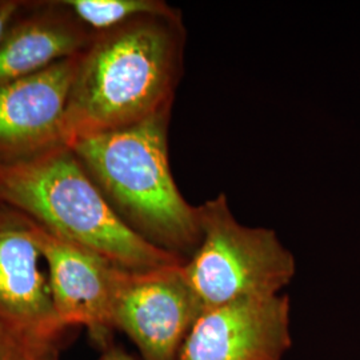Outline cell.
<instances>
[{
    "instance_id": "cell-6",
    "label": "cell",
    "mask_w": 360,
    "mask_h": 360,
    "mask_svg": "<svg viewBox=\"0 0 360 360\" xmlns=\"http://www.w3.org/2000/svg\"><path fill=\"white\" fill-rule=\"evenodd\" d=\"M79 55L0 87V168L68 146L65 111Z\"/></svg>"
},
{
    "instance_id": "cell-7",
    "label": "cell",
    "mask_w": 360,
    "mask_h": 360,
    "mask_svg": "<svg viewBox=\"0 0 360 360\" xmlns=\"http://www.w3.org/2000/svg\"><path fill=\"white\" fill-rule=\"evenodd\" d=\"M290 297H243L203 309L179 360H282L292 346Z\"/></svg>"
},
{
    "instance_id": "cell-10",
    "label": "cell",
    "mask_w": 360,
    "mask_h": 360,
    "mask_svg": "<svg viewBox=\"0 0 360 360\" xmlns=\"http://www.w3.org/2000/svg\"><path fill=\"white\" fill-rule=\"evenodd\" d=\"M92 37L65 0H28L0 43V87L77 56Z\"/></svg>"
},
{
    "instance_id": "cell-12",
    "label": "cell",
    "mask_w": 360,
    "mask_h": 360,
    "mask_svg": "<svg viewBox=\"0 0 360 360\" xmlns=\"http://www.w3.org/2000/svg\"><path fill=\"white\" fill-rule=\"evenodd\" d=\"M62 339L23 334L0 323V360H59Z\"/></svg>"
},
{
    "instance_id": "cell-1",
    "label": "cell",
    "mask_w": 360,
    "mask_h": 360,
    "mask_svg": "<svg viewBox=\"0 0 360 360\" xmlns=\"http://www.w3.org/2000/svg\"><path fill=\"white\" fill-rule=\"evenodd\" d=\"M184 40L180 11L146 15L94 34L79 55L67 104V144L127 127L172 107Z\"/></svg>"
},
{
    "instance_id": "cell-3",
    "label": "cell",
    "mask_w": 360,
    "mask_h": 360,
    "mask_svg": "<svg viewBox=\"0 0 360 360\" xmlns=\"http://www.w3.org/2000/svg\"><path fill=\"white\" fill-rule=\"evenodd\" d=\"M0 203L123 270H155L187 260L131 230L68 146L0 168Z\"/></svg>"
},
{
    "instance_id": "cell-4",
    "label": "cell",
    "mask_w": 360,
    "mask_h": 360,
    "mask_svg": "<svg viewBox=\"0 0 360 360\" xmlns=\"http://www.w3.org/2000/svg\"><path fill=\"white\" fill-rule=\"evenodd\" d=\"M198 211L202 238L183 272L203 309L282 294L295 275L296 263L275 231L240 224L223 193Z\"/></svg>"
},
{
    "instance_id": "cell-5",
    "label": "cell",
    "mask_w": 360,
    "mask_h": 360,
    "mask_svg": "<svg viewBox=\"0 0 360 360\" xmlns=\"http://www.w3.org/2000/svg\"><path fill=\"white\" fill-rule=\"evenodd\" d=\"M183 264L123 274L114 328L129 336L144 360H179L181 346L203 311Z\"/></svg>"
},
{
    "instance_id": "cell-13",
    "label": "cell",
    "mask_w": 360,
    "mask_h": 360,
    "mask_svg": "<svg viewBox=\"0 0 360 360\" xmlns=\"http://www.w3.org/2000/svg\"><path fill=\"white\" fill-rule=\"evenodd\" d=\"M27 3L28 0H0V43L16 18L23 13Z\"/></svg>"
},
{
    "instance_id": "cell-14",
    "label": "cell",
    "mask_w": 360,
    "mask_h": 360,
    "mask_svg": "<svg viewBox=\"0 0 360 360\" xmlns=\"http://www.w3.org/2000/svg\"><path fill=\"white\" fill-rule=\"evenodd\" d=\"M99 360H135L120 347H108Z\"/></svg>"
},
{
    "instance_id": "cell-9",
    "label": "cell",
    "mask_w": 360,
    "mask_h": 360,
    "mask_svg": "<svg viewBox=\"0 0 360 360\" xmlns=\"http://www.w3.org/2000/svg\"><path fill=\"white\" fill-rule=\"evenodd\" d=\"M44 257L30 220L0 203V323L23 334L62 339Z\"/></svg>"
},
{
    "instance_id": "cell-11",
    "label": "cell",
    "mask_w": 360,
    "mask_h": 360,
    "mask_svg": "<svg viewBox=\"0 0 360 360\" xmlns=\"http://www.w3.org/2000/svg\"><path fill=\"white\" fill-rule=\"evenodd\" d=\"M65 3L92 34L114 30L146 15L179 11L162 0H65Z\"/></svg>"
},
{
    "instance_id": "cell-8",
    "label": "cell",
    "mask_w": 360,
    "mask_h": 360,
    "mask_svg": "<svg viewBox=\"0 0 360 360\" xmlns=\"http://www.w3.org/2000/svg\"><path fill=\"white\" fill-rule=\"evenodd\" d=\"M28 218V217H27ZM30 230L44 257L58 321L67 330L86 327L105 343L114 328V304L123 274L103 257L68 243L32 219Z\"/></svg>"
},
{
    "instance_id": "cell-2",
    "label": "cell",
    "mask_w": 360,
    "mask_h": 360,
    "mask_svg": "<svg viewBox=\"0 0 360 360\" xmlns=\"http://www.w3.org/2000/svg\"><path fill=\"white\" fill-rule=\"evenodd\" d=\"M171 110L123 129L77 138L68 147L131 230L187 259L202 232L198 207L183 198L169 167Z\"/></svg>"
}]
</instances>
